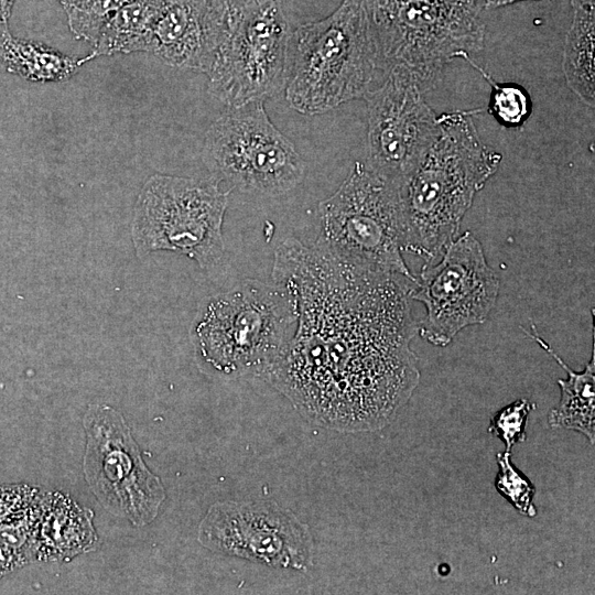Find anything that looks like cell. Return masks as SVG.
Wrapping results in <instances>:
<instances>
[{
    "label": "cell",
    "instance_id": "9a60e30c",
    "mask_svg": "<svg viewBox=\"0 0 595 595\" xmlns=\"http://www.w3.org/2000/svg\"><path fill=\"white\" fill-rule=\"evenodd\" d=\"M94 513L68 495L42 490L36 526L35 560L69 561L94 550Z\"/></svg>",
    "mask_w": 595,
    "mask_h": 595
},
{
    "label": "cell",
    "instance_id": "ba28073f",
    "mask_svg": "<svg viewBox=\"0 0 595 595\" xmlns=\"http://www.w3.org/2000/svg\"><path fill=\"white\" fill-rule=\"evenodd\" d=\"M291 33L282 0H242L230 9L206 73L210 95L239 108L282 90Z\"/></svg>",
    "mask_w": 595,
    "mask_h": 595
},
{
    "label": "cell",
    "instance_id": "30bf717a",
    "mask_svg": "<svg viewBox=\"0 0 595 595\" xmlns=\"http://www.w3.org/2000/svg\"><path fill=\"white\" fill-rule=\"evenodd\" d=\"M440 256L437 263L422 267L410 299L426 310L418 324L420 336L444 347L465 327L486 321L496 304L500 282L487 263L480 241L470 231L448 242Z\"/></svg>",
    "mask_w": 595,
    "mask_h": 595
},
{
    "label": "cell",
    "instance_id": "2e32d148",
    "mask_svg": "<svg viewBox=\"0 0 595 595\" xmlns=\"http://www.w3.org/2000/svg\"><path fill=\"white\" fill-rule=\"evenodd\" d=\"M533 332L521 329L536 340L566 371V379H559L561 398L558 407L548 415L549 425L553 429H569L584 434L592 444L595 441V348L593 343L592 358L583 371H574L552 347Z\"/></svg>",
    "mask_w": 595,
    "mask_h": 595
},
{
    "label": "cell",
    "instance_id": "4dcf8cb0",
    "mask_svg": "<svg viewBox=\"0 0 595 595\" xmlns=\"http://www.w3.org/2000/svg\"><path fill=\"white\" fill-rule=\"evenodd\" d=\"M487 1V0H486Z\"/></svg>",
    "mask_w": 595,
    "mask_h": 595
},
{
    "label": "cell",
    "instance_id": "5bb4252c",
    "mask_svg": "<svg viewBox=\"0 0 595 595\" xmlns=\"http://www.w3.org/2000/svg\"><path fill=\"white\" fill-rule=\"evenodd\" d=\"M227 14L210 0H161L151 53L170 66L206 74L225 34Z\"/></svg>",
    "mask_w": 595,
    "mask_h": 595
},
{
    "label": "cell",
    "instance_id": "f546056e",
    "mask_svg": "<svg viewBox=\"0 0 595 595\" xmlns=\"http://www.w3.org/2000/svg\"><path fill=\"white\" fill-rule=\"evenodd\" d=\"M571 3L573 9L595 7V0H571Z\"/></svg>",
    "mask_w": 595,
    "mask_h": 595
},
{
    "label": "cell",
    "instance_id": "52a82bcc",
    "mask_svg": "<svg viewBox=\"0 0 595 595\" xmlns=\"http://www.w3.org/2000/svg\"><path fill=\"white\" fill-rule=\"evenodd\" d=\"M219 183L213 176H150L134 206L131 234L137 256L167 250L204 269L216 264L225 251L221 226L229 196Z\"/></svg>",
    "mask_w": 595,
    "mask_h": 595
},
{
    "label": "cell",
    "instance_id": "6da1fadb",
    "mask_svg": "<svg viewBox=\"0 0 595 595\" xmlns=\"http://www.w3.org/2000/svg\"><path fill=\"white\" fill-rule=\"evenodd\" d=\"M272 279L293 292L298 320L261 376L316 424L340 432L389 424L420 381L410 347L416 283L294 238L274 250Z\"/></svg>",
    "mask_w": 595,
    "mask_h": 595
},
{
    "label": "cell",
    "instance_id": "4316f807",
    "mask_svg": "<svg viewBox=\"0 0 595 595\" xmlns=\"http://www.w3.org/2000/svg\"><path fill=\"white\" fill-rule=\"evenodd\" d=\"M455 4L470 9L477 13H480L485 9L486 0H448Z\"/></svg>",
    "mask_w": 595,
    "mask_h": 595
},
{
    "label": "cell",
    "instance_id": "cb8c5ba5",
    "mask_svg": "<svg viewBox=\"0 0 595 595\" xmlns=\"http://www.w3.org/2000/svg\"><path fill=\"white\" fill-rule=\"evenodd\" d=\"M40 491L29 484L0 485V524L29 509Z\"/></svg>",
    "mask_w": 595,
    "mask_h": 595
},
{
    "label": "cell",
    "instance_id": "7c38bea8",
    "mask_svg": "<svg viewBox=\"0 0 595 595\" xmlns=\"http://www.w3.org/2000/svg\"><path fill=\"white\" fill-rule=\"evenodd\" d=\"M198 541L213 552L272 567L306 571L313 565L309 527L271 501L214 504L199 524Z\"/></svg>",
    "mask_w": 595,
    "mask_h": 595
},
{
    "label": "cell",
    "instance_id": "d4e9b609",
    "mask_svg": "<svg viewBox=\"0 0 595 595\" xmlns=\"http://www.w3.org/2000/svg\"><path fill=\"white\" fill-rule=\"evenodd\" d=\"M25 564L28 562L20 554L0 542V578Z\"/></svg>",
    "mask_w": 595,
    "mask_h": 595
},
{
    "label": "cell",
    "instance_id": "3957f363",
    "mask_svg": "<svg viewBox=\"0 0 595 595\" xmlns=\"http://www.w3.org/2000/svg\"><path fill=\"white\" fill-rule=\"evenodd\" d=\"M387 75L357 0H343L329 15L291 33L285 98L303 115L364 99Z\"/></svg>",
    "mask_w": 595,
    "mask_h": 595
},
{
    "label": "cell",
    "instance_id": "9c48e42d",
    "mask_svg": "<svg viewBox=\"0 0 595 595\" xmlns=\"http://www.w3.org/2000/svg\"><path fill=\"white\" fill-rule=\"evenodd\" d=\"M231 109L206 133L203 159L212 176L269 196L296 187L305 176V162L272 123L263 101Z\"/></svg>",
    "mask_w": 595,
    "mask_h": 595
},
{
    "label": "cell",
    "instance_id": "277c9868",
    "mask_svg": "<svg viewBox=\"0 0 595 595\" xmlns=\"http://www.w3.org/2000/svg\"><path fill=\"white\" fill-rule=\"evenodd\" d=\"M296 320V300L285 284L247 279L206 302L193 324V339L217 372L261 376L289 340Z\"/></svg>",
    "mask_w": 595,
    "mask_h": 595
},
{
    "label": "cell",
    "instance_id": "d6986e66",
    "mask_svg": "<svg viewBox=\"0 0 595 595\" xmlns=\"http://www.w3.org/2000/svg\"><path fill=\"white\" fill-rule=\"evenodd\" d=\"M594 26L595 7L574 8L563 52V72L567 86L592 107L595 93Z\"/></svg>",
    "mask_w": 595,
    "mask_h": 595
},
{
    "label": "cell",
    "instance_id": "4fadbf2b",
    "mask_svg": "<svg viewBox=\"0 0 595 595\" xmlns=\"http://www.w3.org/2000/svg\"><path fill=\"white\" fill-rule=\"evenodd\" d=\"M414 76L392 67L364 99L368 109L366 165L399 184L440 132V117L425 102Z\"/></svg>",
    "mask_w": 595,
    "mask_h": 595
},
{
    "label": "cell",
    "instance_id": "e0dca14e",
    "mask_svg": "<svg viewBox=\"0 0 595 595\" xmlns=\"http://www.w3.org/2000/svg\"><path fill=\"white\" fill-rule=\"evenodd\" d=\"M96 56L93 52L74 58L41 43L17 39L9 31L0 34V60L9 72L32 82L65 80Z\"/></svg>",
    "mask_w": 595,
    "mask_h": 595
},
{
    "label": "cell",
    "instance_id": "44dd1931",
    "mask_svg": "<svg viewBox=\"0 0 595 595\" xmlns=\"http://www.w3.org/2000/svg\"><path fill=\"white\" fill-rule=\"evenodd\" d=\"M131 0H61L71 31L94 44L105 21Z\"/></svg>",
    "mask_w": 595,
    "mask_h": 595
},
{
    "label": "cell",
    "instance_id": "603a6c76",
    "mask_svg": "<svg viewBox=\"0 0 595 595\" xmlns=\"http://www.w3.org/2000/svg\"><path fill=\"white\" fill-rule=\"evenodd\" d=\"M534 408V403L522 398L500 409L491 416L488 432L504 442L506 452H510L517 443L527 439L526 424L529 413Z\"/></svg>",
    "mask_w": 595,
    "mask_h": 595
},
{
    "label": "cell",
    "instance_id": "5b68a950",
    "mask_svg": "<svg viewBox=\"0 0 595 595\" xmlns=\"http://www.w3.org/2000/svg\"><path fill=\"white\" fill-rule=\"evenodd\" d=\"M383 64L407 68L423 93L441 80L455 58L480 52L485 25L479 13L448 0H361Z\"/></svg>",
    "mask_w": 595,
    "mask_h": 595
},
{
    "label": "cell",
    "instance_id": "7402d4cb",
    "mask_svg": "<svg viewBox=\"0 0 595 595\" xmlns=\"http://www.w3.org/2000/svg\"><path fill=\"white\" fill-rule=\"evenodd\" d=\"M499 473L495 487L520 513L534 517L537 509L533 505L536 488L531 482L519 472L510 461V452L497 454Z\"/></svg>",
    "mask_w": 595,
    "mask_h": 595
},
{
    "label": "cell",
    "instance_id": "f1b7e54d",
    "mask_svg": "<svg viewBox=\"0 0 595 595\" xmlns=\"http://www.w3.org/2000/svg\"><path fill=\"white\" fill-rule=\"evenodd\" d=\"M521 1H528V0H487L485 4V9H496L499 7H504V6H508V4H512V3L521 2ZM529 1H537V0H529Z\"/></svg>",
    "mask_w": 595,
    "mask_h": 595
},
{
    "label": "cell",
    "instance_id": "8fae6325",
    "mask_svg": "<svg viewBox=\"0 0 595 595\" xmlns=\"http://www.w3.org/2000/svg\"><path fill=\"white\" fill-rule=\"evenodd\" d=\"M85 479L99 502L134 526L158 516L164 487L142 459L121 413L106 404L90 405L84 416Z\"/></svg>",
    "mask_w": 595,
    "mask_h": 595
},
{
    "label": "cell",
    "instance_id": "8992f818",
    "mask_svg": "<svg viewBox=\"0 0 595 595\" xmlns=\"http://www.w3.org/2000/svg\"><path fill=\"white\" fill-rule=\"evenodd\" d=\"M316 241L338 259L364 269L418 278L402 257L398 184L355 162L347 177L318 205Z\"/></svg>",
    "mask_w": 595,
    "mask_h": 595
},
{
    "label": "cell",
    "instance_id": "ffe728a7",
    "mask_svg": "<svg viewBox=\"0 0 595 595\" xmlns=\"http://www.w3.org/2000/svg\"><path fill=\"white\" fill-rule=\"evenodd\" d=\"M468 62L478 69L491 86L489 112L506 128H519L531 115L532 104L528 91L517 84H498L472 58Z\"/></svg>",
    "mask_w": 595,
    "mask_h": 595
},
{
    "label": "cell",
    "instance_id": "83f0119b",
    "mask_svg": "<svg viewBox=\"0 0 595 595\" xmlns=\"http://www.w3.org/2000/svg\"><path fill=\"white\" fill-rule=\"evenodd\" d=\"M210 1L213 2L214 6H216L220 10L228 13L231 8H235L242 0H210Z\"/></svg>",
    "mask_w": 595,
    "mask_h": 595
},
{
    "label": "cell",
    "instance_id": "484cf974",
    "mask_svg": "<svg viewBox=\"0 0 595 595\" xmlns=\"http://www.w3.org/2000/svg\"><path fill=\"white\" fill-rule=\"evenodd\" d=\"M15 0H0V34L9 31L8 22Z\"/></svg>",
    "mask_w": 595,
    "mask_h": 595
},
{
    "label": "cell",
    "instance_id": "ac0fdd59",
    "mask_svg": "<svg viewBox=\"0 0 595 595\" xmlns=\"http://www.w3.org/2000/svg\"><path fill=\"white\" fill-rule=\"evenodd\" d=\"M161 0H131L102 24L93 46L96 55L151 52L152 29Z\"/></svg>",
    "mask_w": 595,
    "mask_h": 595
},
{
    "label": "cell",
    "instance_id": "7a4b0ae2",
    "mask_svg": "<svg viewBox=\"0 0 595 595\" xmlns=\"http://www.w3.org/2000/svg\"><path fill=\"white\" fill-rule=\"evenodd\" d=\"M475 112L457 110L439 116L437 137L398 184L402 250L426 263L458 236L475 195L502 160L483 143L473 120Z\"/></svg>",
    "mask_w": 595,
    "mask_h": 595
}]
</instances>
